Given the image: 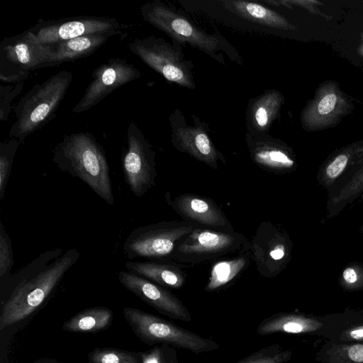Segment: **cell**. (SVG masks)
<instances>
[{"label":"cell","instance_id":"29","mask_svg":"<svg viewBox=\"0 0 363 363\" xmlns=\"http://www.w3.org/2000/svg\"><path fill=\"white\" fill-rule=\"evenodd\" d=\"M339 284L347 291H363V264L349 263L340 275Z\"/></svg>","mask_w":363,"mask_h":363},{"label":"cell","instance_id":"35","mask_svg":"<svg viewBox=\"0 0 363 363\" xmlns=\"http://www.w3.org/2000/svg\"><path fill=\"white\" fill-rule=\"evenodd\" d=\"M359 232L363 235V224L361 225L359 228Z\"/></svg>","mask_w":363,"mask_h":363},{"label":"cell","instance_id":"25","mask_svg":"<svg viewBox=\"0 0 363 363\" xmlns=\"http://www.w3.org/2000/svg\"><path fill=\"white\" fill-rule=\"evenodd\" d=\"M320 363H363V343L325 342L316 352Z\"/></svg>","mask_w":363,"mask_h":363},{"label":"cell","instance_id":"6","mask_svg":"<svg viewBox=\"0 0 363 363\" xmlns=\"http://www.w3.org/2000/svg\"><path fill=\"white\" fill-rule=\"evenodd\" d=\"M52 45H43L28 30L4 38L0 44V80L23 82L34 70L54 67Z\"/></svg>","mask_w":363,"mask_h":363},{"label":"cell","instance_id":"4","mask_svg":"<svg viewBox=\"0 0 363 363\" xmlns=\"http://www.w3.org/2000/svg\"><path fill=\"white\" fill-rule=\"evenodd\" d=\"M140 11L145 21L165 33L174 41L189 44L220 63L225 62L223 52L228 56L232 53L237 54L236 51L230 49V45L220 35L204 32L162 1L147 2L140 6Z\"/></svg>","mask_w":363,"mask_h":363},{"label":"cell","instance_id":"11","mask_svg":"<svg viewBox=\"0 0 363 363\" xmlns=\"http://www.w3.org/2000/svg\"><path fill=\"white\" fill-rule=\"evenodd\" d=\"M122 169L125 183L136 197H142L155 186V152L134 123H130L128 127Z\"/></svg>","mask_w":363,"mask_h":363},{"label":"cell","instance_id":"17","mask_svg":"<svg viewBox=\"0 0 363 363\" xmlns=\"http://www.w3.org/2000/svg\"><path fill=\"white\" fill-rule=\"evenodd\" d=\"M247 147L254 163L274 174H284L295 169L296 161L281 143L267 134L245 135Z\"/></svg>","mask_w":363,"mask_h":363},{"label":"cell","instance_id":"27","mask_svg":"<svg viewBox=\"0 0 363 363\" xmlns=\"http://www.w3.org/2000/svg\"><path fill=\"white\" fill-rule=\"evenodd\" d=\"M291 356V350H286L279 344H273L255 351L236 363H286Z\"/></svg>","mask_w":363,"mask_h":363},{"label":"cell","instance_id":"33","mask_svg":"<svg viewBox=\"0 0 363 363\" xmlns=\"http://www.w3.org/2000/svg\"><path fill=\"white\" fill-rule=\"evenodd\" d=\"M363 341V323L348 325L340 333V337L334 342L349 343ZM333 342V341H332Z\"/></svg>","mask_w":363,"mask_h":363},{"label":"cell","instance_id":"24","mask_svg":"<svg viewBox=\"0 0 363 363\" xmlns=\"http://www.w3.org/2000/svg\"><path fill=\"white\" fill-rule=\"evenodd\" d=\"M113 312L104 306H96L83 310L62 325L65 331L73 333H96L107 329L111 324Z\"/></svg>","mask_w":363,"mask_h":363},{"label":"cell","instance_id":"10","mask_svg":"<svg viewBox=\"0 0 363 363\" xmlns=\"http://www.w3.org/2000/svg\"><path fill=\"white\" fill-rule=\"evenodd\" d=\"M293 242L287 232L270 220L261 222L251 241L250 251L258 273L264 278L278 276L291 259Z\"/></svg>","mask_w":363,"mask_h":363},{"label":"cell","instance_id":"28","mask_svg":"<svg viewBox=\"0 0 363 363\" xmlns=\"http://www.w3.org/2000/svg\"><path fill=\"white\" fill-rule=\"evenodd\" d=\"M20 142L11 138L0 144V201L4 197L13 160Z\"/></svg>","mask_w":363,"mask_h":363},{"label":"cell","instance_id":"8","mask_svg":"<svg viewBox=\"0 0 363 363\" xmlns=\"http://www.w3.org/2000/svg\"><path fill=\"white\" fill-rule=\"evenodd\" d=\"M194 228L184 220L162 221L134 228L123 245L125 257L147 260H171L178 242Z\"/></svg>","mask_w":363,"mask_h":363},{"label":"cell","instance_id":"5","mask_svg":"<svg viewBox=\"0 0 363 363\" xmlns=\"http://www.w3.org/2000/svg\"><path fill=\"white\" fill-rule=\"evenodd\" d=\"M122 311L134 334L149 345H167L197 354L219 348L215 341L157 315L130 307H124Z\"/></svg>","mask_w":363,"mask_h":363},{"label":"cell","instance_id":"21","mask_svg":"<svg viewBox=\"0 0 363 363\" xmlns=\"http://www.w3.org/2000/svg\"><path fill=\"white\" fill-rule=\"evenodd\" d=\"M252 260L249 242L235 257L216 261L211 267L208 281L204 290L213 292L228 286L248 268Z\"/></svg>","mask_w":363,"mask_h":363},{"label":"cell","instance_id":"36","mask_svg":"<svg viewBox=\"0 0 363 363\" xmlns=\"http://www.w3.org/2000/svg\"><path fill=\"white\" fill-rule=\"evenodd\" d=\"M360 197H361L362 199H363V193H362V194L361 195Z\"/></svg>","mask_w":363,"mask_h":363},{"label":"cell","instance_id":"19","mask_svg":"<svg viewBox=\"0 0 363 363\" xmlns=\"http://www.w3.org/2000/svg\"><path fill=\"white\" fill-rule=\"evenodd\" d=\"M324 323L318 318L301 313L281 312L265 318L257 333L262 336L275 333L305 334L321 330Z\"/></svg>","mask_w":363,"mask_h":363},{"label":"cell","instance_id":"20","mask_svg":"<svg viewBox=\"0 0 363 363\" xmlns=\"http://www.w3.org/2000/svg\"><path fill=\"white\" fill-rule=\"evenodd\" d=\"M281 95L277 90H267L252 99L247 111V128L252 135L267 134L281 104Z\"/></svg>","mask_w":363,"mask_h":363},{"label":"cell","instance_id":"18","mask_svg":"<svg viewBox=\"0 0 363 363\" xmlns=\"http://www.w3.org/2000/svg\"><path fill=\"white\" fill-rule=\"evenodd\" d=\"M126 269L164 288L178 289L186 283L184 266L172 260L127 261Z\"/></svg>","mask_w":363,"mask_h":363},{"label":"cell","instance_id":"12","mask_svg":"<svg viewBox=\"0 0 363 363\" xmlns=\"http://www.w3.org/2000/svg\"><path fill=\"white\" fill-rule=\"evenodd\" d=\"M191 117L194 125L187 124L184 114L178 109L169 115L174 147L213 169H218L220 163L226 164L225 156L216 148L208 133L207 124L194 115Z\"/></svg>","mask_w":363,"mask_h":363},{"label":"cell","instance_id":"3","mask_svg":"<svg viewBox=\"0 0 363 363\" xmlns=\"http://www.w3.org/2000/svg\"><path fill=\"white\" fill-rule=\"evenodd\" d=\"M72 78L71 72L62 70L27 92L14 108L16 121L10 128V138L22 143L52 120Z\"/></svg>","mask_w":363,"mask_h":363},{"label":"cell","instance_id":"30","mask_svg":"<svg viewBox=\"0 0 363 363\" xmlns=\"http://www.w3.org/2000/svg\"><path fill=\"white\" fill-rule=\"evenodd\" d=\"M13 265V252L10 237L0 221V280L7 278Z\"/></svg>","mask_w":363,"mask_h":363},{"label":"cell","instance_id":"1","mask_svg":"<svg viewBox=\"0 0 363 363\" xmlns=\"http://www.w3.org/2000/svg\"><path fill=\"white\" fill-rule=\"evenodd\" d=\"M80 257L76 248L62 253L57 247L40 254L1 282L9 285L10 292L0 315V330L28 317L50 296L66 273Z\"/></svg>","mask_w":363,"mask_h":363},{"label":"cell","instance_id":"23","mask_svg":"<svg viewBox=\"0 0 363 363\" xmlns=\"http://www.w3.org/2000/svg\"><path fill=\"white\" fill-rule=\"evenodd\" d=\"M225 9L246 20L272 28L287 29L289 23L278 13L257 3L245 1H224Z\"/></svg>","mask_w":363,"mask_h":363},{"label":"cell","instance_id":"16","mask_svg":"<svg viewBox=\"0 0 363 363\" xmlns=\"http://www.w3.org/2000/svg\"><path fill=\"white\" fill-rule=\"evenodd\" d=\"M164 198L166 203L182 220L194 226L235 230L224 211L209 197L185 193L172 199L168 191Z\"/></svg>","mask_w":363,"mask_h":363},{"label":"cell","instance_id":"9","mask_svg":"<svg viewBox=\"0 0 363 363\" xmlns=\"http://www.w3.org/2000/svg\"><path fill=\"white\" fill-rule=\"evenodd\" d=\"M128 48L167 81L185 88L195 89L194 65L185 58L182 46L177 42L171 44L163 38L148 36L135 39L128 45Z\"/></svg>","mask_w":363,"mask_h":363},{"label":"cell","instance_id":"13","mask_svg":"<svg viewBox=\"0 0 363 363\" xmlns=\"http://www.w3.org/2000/svg\"><path fill=\"white\" fill-rule=\"evenodd\" d=\"M121 28V24L115 18L74 16L50 21L41 19L28 30L40 43L49 45L89 34H119Z\"/></svg>","mask_w":363,"mask_h":363},{"label":"cell","instance_id":"34","mask_svg":"<svg viewBox=\"0 0 363 363\" xmlns=\"http://www.w3.org/2000/svg\"><path fill=\"white\" fill-rule=\"evenodd\" d=\"M337 96L334 94L326 95L319 103L318 111L320 114H327L331 112L336 104Z\"/></svg>","mask_w":363,"mask_h":363},{"label":"cell","instance_id":"31","mask_svg":"<svg viewBox=\"0 0 363 363\" xmlns=\"http://www.w3.org/2000/svg\"><path fill=\"white\" fill-rule=\"evenodd\" d=\"M140 352L142 363H180L176 348L167 345H156Z\"/></svg>","mask_w":363,"mask_h":363},{"label":"cell","instance_id":"15","mask_svg":"<svg viewBox=\"0 0 363 363\" xmlns=\"http://www.w3.org/2000/svg\"><path fill=\"white\" fill-rule=\"evenodd\" d=\"M118 279L125 289L160 313L175 320L191 321L188 308L166 288L128 270L120 271Z\"/></svg>","mask_w":363,"mask_h":363},{"label":"cell","instance_id":"2","mask_svg":"<svg viewBox=\"0 0 363 363\" xmlns=\"http://www.w3.org/2000/svg\"><path fill=\"white\" fill-rule=\"evenodd\" d=\"M52 152V161L60 170L82 181L108 204H114L105 151L92 134L65 135Z\"/></svg>","mask_w":363,"mask_h":363},{"label":"cell","instance_id":"22","mask_svg":"<svg viewBox=\"0 0 363 363\" xmlns=\"http://www.w3.org/2000/svg\"><path fill=\"white\" fill-rule=\"evenodd\" d=\"M115 33L89 34L52 45L55 66L86 57L103 45Z\"/></svg>","mask_w":363,"mask_h":363},{"label":"cell","instance_id":"7","mask_svg":"<svg viewBox=\"0 0 363 363\" xmlns=\"http://www.w3.org/2000/svg\"><path fill=\"white\" fill-rule=\"evenodd\" d=\"M250 241L235 230H223L194 226L177 244L171 260L192 265L239 252Z\"/></svg>","mask_w":363,"mask_h":363},{"label":"cell","instance_id":"14","mask_svg":"<svg viewBox=\"0 0 363 363\" xmlns=\"http://www.w3.org/2000/svg\"><path fill=\"white\" fill-rule=\"evenodd\" d=\"M141 77L133 65L121 58H111L92 72V80L73 108L79 113L91 108L116 89Z\"/></svg>","mask_w":363,"mask_h":363},{"label":"cell","instance_id":"32","mask_svg":"<svg viewBox=\"0 0 363 363\" xmlns=\"http://www.w3.org/2000/svg\"><path fill=\"white\" fill-rule=\"evenodd\" d=\"M23 82L0 86V120L7 121L11 110V103L21 92Z\"/></svg>","mask_w":363,"mask_h":363},{"label":"cell","instance_id":"26","mask_svg":"<svg viewBox=\"0 0 363 363\" xmlns=\"http://www.w3.org/2000/svg\"><path fill=\"white\" fill-rule=\"evenodd\" d=\"M88 359L89 363H142L140 352L116 348H96Z\"/></svg>","mask_w":363,"mask_h":363}]
</instances>
